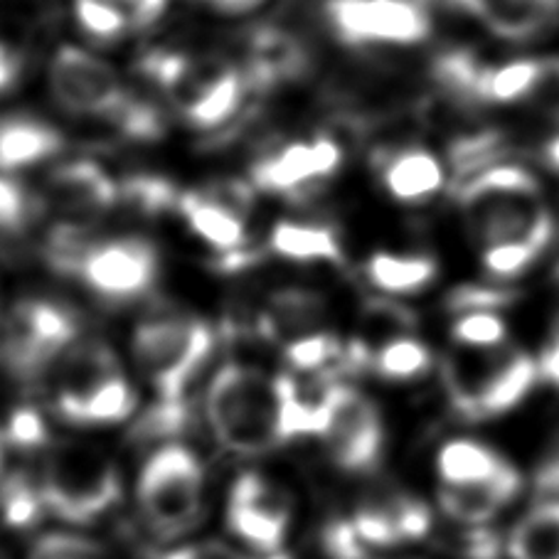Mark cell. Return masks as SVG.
I'll return each mask as SVG.
<instances>
[{
  "label": "cell",
  "instance_id": "ab89813d",
  "mask_svg": "<svg viewBox=\"0 0 559 559\" xmlns=\"http://www.w3.org/2000/svg\"><path fill=\"white\" fill-rule=\"evenodd\" d=\"M506 323L498 313H466L451 328V338L471 350H496L506 341Z\"/></svg>",
  "mask_w": 559,
  "mask_h": 559
},
{
  "label": "cell",
  "instance_id": "44dd1931",
  "mask_svg": "<svg viewBox=\"0 0 559 559\" xmlns=\"http://www.w3.org/2000/svg\"><path fill=\"white\" fill-rule=\"evenodd\" d=\"M323 311V298L313 292H304V288L274 292L259 316V333L266 338H286V343L296 341L301 335L316 333Z\"/></svg>",
  "mask_w": 559,
  "mask_h": 559
},
{
  "label": "cell",
  "instance_id": "60d3db41",
  "mask_svg": "<svg viewBox=\"0 0 559 559\" xmlns=\"http://www.w3.org/2000/svg\"><path fill=\"white\" fill-rule=\"evenodd\" d=\"M31 217V198L5 173H0V235L23 233Z\"/></svg>",
  "mask_w": 559,
  "mask_h": 559
},
{
  "label": "cell",
  "instance_id": "4dcf8cb0",
  "mask_svg": "<svg viewBox=\"0 0 559 559\" xmlns=\"http://www.w3.org/2000/svg\"><path fill=\"white\" fill-rule=\"evenodd\" d=\"M345 345L331 333L316 331L286 343V360L301 374H333L338 378Z\"/></svg>",
  "mask_w": 559,
  "mask_h": 559
},
{
  "label": "cell",
  "instance_id": "52a82bcc",
  "mask_svg": "<svg viewBox=\"0 0 559 559\" xmlns=\"http://www.w3.org/2000/svg\"><path fill=\"white\" fill-rule=\"evenodd\" d=\"M537 362L527 353H493L474 368L468 360L449 358L443 365L449 400L466 419H493L513 412L533 390Z\"/></svg>",
  "mask_w": 559,
  "mask_h": 559
},
{
  "label": "cell",
  "instance_id": "2e32d148",
  "mask_svg": "<svg viewBox=\"0 0 559 559\" xmlns=\"http://www.w3.org/2000/svg\"><path fill=\"white\" fill-rule=\"evenodd\" d=\"M117 372L121 368L109 345L102 341H76L50 372L57 414L67 421L80 424L84 404Z\"/></svg>",
  "mask_w": 559,
  "mask_h": 559
},
{
  "label": "cell",
  "instance_id": "3957f363",
  "mask_svg": "<svg viewBox=\"0 0 559 559\" xmlns=\"http://www.w3.org/2000/svg\"><path fill=\"white\" fill-rule=\"evenodd\" d=\"M131 348L158 400H186L190 382L215 348V333L195 316L156 313L136 325Z\"/></svg>",
  "mask_w": 559,
  "mask_h": 559
},
{
  "label": "cell",
  "instance_id": "83f0119b",
  "mask_svg": "<svg viewBox=\"0 0 559 559\" xmlns=\"http://www.w3.org/2000/svg\"><path fill=\"white\" fill-rule=\"evenodd\" d=\"M431 350L417 338L409 335H400V338H390L372 353V370L384 380L404 382L421 378L431 370Z\"/></svg>",
  "mask_w": 559,
  "mask_h": 559
},
{
  "label": "cell",
  "instance_id": "7dc6e473",
  "mask_svg": "<svg viewBox=\"0 0 559 559\" xmlns=\"http://www.w3.org/2000/svg\"><path fill=\"white\" fill-rule=\"evenodd\" d=\"M17 76H21V60H17V55L11 47L0 43V94L11 90L17 82Z\"/></svg>",
  "mask_w": 559,
  "mask_h": 559
},
{
  "label": "cell",
  "instance_id": "ba28073f",
  "mask_svg": "<svg viewBox=\"0 0 559 559\" xmlns=\"http://www.w3.org/2000/svg\"><path fill=\"white\" fill-rule=\"evenodd\" d=\"M254 188L249 182H212L202 190H186L178 198L180 217L202 242L222 257V266L239 269L252 262L247 247V210Z\"/></svg>",
  "mask_w": 559,
  "mask_h": 559
},
{
  "label": "cell",
  "instance_id": "8992f818",
  "mask_svg": "<svg viewBox=\"0 0 559 559\" xmlns=\"http://www.w3.org/2000/svg\"><path fill=\"white\" fill-rule=\"evenodd\" d=\"M76 338L80 321L70 308L47 298H25L8 316L0 358L13 378L37 382L52 372Z\"/></svg>",
  "mask_w": 559,
  "mask_h": 559
},
{
  "label": "cell",
  "instance_id": "d6986e66",
  "mask_svg": "<svg viewBox=\"0 0 559 559\" xmlns=\"http://www.w3.org/2000/svg\"><path fill=\"white\" fill-rule=\"evenodd\" d=\"M382 182L400 202H421L437 195L443 186V168L437 156L424 148H388L378 153Z\"/></svg>",
  "mask_w": 559,
  "mask_h": 559
},
{
  "label": "cell",
  "instance_id": "9c48e42d",
  "mask_svg": "<svg viewBox=\"0 0 559 559\" xmlns=\"http://www.w3.org/2000/svg\"><path fill=\"white\" fill-rule=\"evenodd\" d=\"M321 439L328 456L345 474H372L384 451L378 404L350 384L335 382L328 397V421Z\"/></svg>",
  "mask_w": 559,
  "mask_h": 559
},
{
  "label": "cell",
  "instance_id": "db71d44e",
  "mask_svg": "<svg viewBox=\"0 0 559 559\" xmlns=\"http://www.w3.org/2000/svg\"><path fill=\"white\" fill-rule=\"evenodd\" d=\"M555 276H557V282H559V264H557V269H555Z\"/></svg>",
  "mask_w": 559,
  "mask_h": 559
},
{
  "label": "cell",
  "instance_id": "816d5d0a",
  "mask_svg": "<svg viewBox=\"0 0 559 559\" xmlns=\"http://www.w3.org/2000/svg\"><path fill=\"white\" fill-rule=\"evenodd\" d=\"M537 3L543 5L549 15H555L559 11V0H537Z\"/></svg>",
  "mask_w": 559,
  "mask_h": 559
},
{
  "label": "cell",
  "instance_id": "f5cc1de1",
  "mask_svg": "<svg viewBox=\"0 0 559 559\" xmlns=\"http://www.w3.org/2000/svg\"><path fill=\"white\" fill-rule=\"evenodd\" d=\"M555 341H559V321H557V325H555Z\"/></svg>",
  "mask_w": 559,
  "mask_h": 559
},
{
  "label": "cell",
  "instance_id": "c3c4849f",
  "mask_svg": "<svg viewBox=\"0 0 559 559\" xmlns=\"http://www.w3.org/2000/svg\"><path fill=\"white\" fill-rule=\"evenodd\" d=\"M537 374L545 382H552L555 388H559V341H552V345H547L537 360Z\"/></svg>",
  "mask_w": 559,
  "mask_h": 559
},
{
  "label": "cell",
  "instance_id": "603a6c76",
  "mask_svg": "<svg viewBox=\"0 0 559 559\" xmlns=\"http://www.w3.org/2000/svg\"><path fill=\"white\" fill-rule=\"evenodd\" d=\"M510 461L476 439H451L437 454V471L443 486L464 488L486 484L498 476Z\"/></svg>",
  "mask_w": 559,
  "mask_h": 559
},
{
  "label": "cell",
  "instance_id": "4316f807",
  "mask_svg": "<svg viewBox=\"0 0 559 559\" xmlns=\"http://www.w3.org/2000/svg\"><path fill=\"white\" fill-rule=\"evenodd\" d=\"M539 186L533 173L513 166V163H496L478 176L468 178L456 188V198L461 205L488 198H537Z\"/></svg>",
  "mask_w": 559,
  "mask_h": 559
},
{
  "label": "cell",
  "instance_id": "cb8c5ba5",
  "mask_svg": "<svg viewBox=\"0 0 559 559\" xmlns=\"http://www.w3.org/2000/svg\"><path fill=\"white\" fill-rule=\"evenodd\" d=\"M508 555L510 559H559V503L537 500L513 525Z\"/></svg>",
  "mask_w": 559,
  "mask_h": 559
},
{
  "label": "cell",
  "instance_id": "8d00e7d4",
  "mask_svg": "<svg viewBox=\"0 0 559 559\" xmlns=\"http://www.w3.org/2000/svg\"><path fill=\"white\" fill-rule=\"evenodd\" d=\"M190 407L186 400H158L133 427L136 441H163L188 429Z\"/></svg>",
  "mask_w": 559,
  "mask_h": 559
},
{
  "label": "cell",
  "instance_id": "d4e9b609",
  "mask_svg": "<svg viewBox=\"0 0 559 559\" xmlns=\"http://www.w3.org/2000/svg\"><path fill=\"white\" fill-rule=\"evenodd\" d=\"M557 233L555 217L543 210V215L537 217L533 229L523 239H510V242L490 245L484 252V266L488 274L493 276H520L530 264H535V259L552 245Z\"/></svg>",
  "mask_w": 559,
  "mask_h": 559
},
{
  "label": "cell",
  "instance_id": "7c38bea8",
  "mask_svg": "<svg viewBox=\"0 0 559 559\" xmlns=\"http://www.w3.org/2000/svg\"><path fill=\"white\" fill-rule=\"evenodd\" d=\"M325 21L345 45H414L431 31L427 8L409 0H328Z\"/></svg>",
  "mask_w": 559,
  "mask_h": 559
},
{
  "label": "cell",
  "instance_id": "9a60e30c",
  "mask_svg": "<svg viewBox=\"0 0 559 559\" xmlns=\"http://www.w3.org/2000/svg\"><path fill=\"white\" fill-rule=\"evenodd\" d=\"M341 163L343 148L335 139L292 141L254 163L249 186L269 195H298L316 182L335 176Z\"/></svg>",
  "mask_w": 559,
  "mask_h": 559
},
{
  "label": "cell",
  "instance_id": "f1b7e54d",
  "mask_svg": "<svg viewBox=\"0 0 559 559\" xmlns=\"http://www.w3.org/2000/svg\"><path fill=\"white\" fill-rule=\"evenodd\" d=\"M506 156V139L500 131H476L464 133L449 146V163L454 168L459 186L468 178L478 176L480 170L490 166ZM456 186V188H459Z\"/></svg>",
  "mask_w": 559,
  "mask_h": 559
},
{
  "label": "cell",
  "instance_id": "e0dca14e",
  "mask_svg": "<svg viewBox=\"0 0 559 559\" xmlns=\"http://www.w3.org/2000/svg\"><path fill=\"white\" fill-rule=\"evenodd\" d=\"M311 70V55L294 33L282 25H259L247 37L245 80L249 90L269 92L294 82Z\"/></svg>",
  "mask_w": 559,
  "mask_h": 559
},
{
  "label": "cell",
  "instance_id": "484cf974",
  "mask_svg": "<svg viewBox=\"0 0 559 559\" xmlns=\"http://www.w3.org/2000/svg\"><path fill=\"white\" fill-rule=\"evenodd\" d=\"M368 282L384 294H417L437 278V264L429 257L372 254L365 266Z\"/></svg>",
  "mask_w": 559,
  "mask_h": 559
},
{
  "label": "cell",
  "instance_id": "6da1fadb",
  "mask_svg": "<svg viewBox=\"0 0 559 559\" xmlns=\"http://www.w3.org/2000/svg\"><path fill=\"white\" fill-rule=\"evenodd\" d=\"M205 414L222 449L239 456H262L278 437V384L242 362L219 368L210 382Z\"/></svg>",
  "mask_w": 559,
  "mask_h": 559
},
{
  "label": "cell",
  "instance_id": "ee69618b",
  "mask_svg": "<svg viewBox=\"0 0 559 559\" xmlns=\"http://www.w3.org/2000/svg\"><path fill=\"white\" fill-rule=\"evenodd\" d=\"M323 547L331 559H368V545L362 543L353 520H333L323 533Z\"/></svg>",
  "mask_w": 559,
  "mask_h": 559
},
{
  "label": "cell",
  "instance_id": "8fae6325",
  "mask_svg": "<svg viewBox=\"0 0 559 559\" xmlns=\"http://www.w3.org/2000/svg\"><path fill=\"white\" fill-rule=\"evenodd\" d=\"M74 276L106 301H133L156 284L158 249L143 237L94 239Z\"/></svg>",
  "mask_w": 559,
  "mask_h": 559
},
{
  "label": "cell",
  "instance_id": "bcb514c9",
  "mask_svg": "<svg viewBox=\"0 0 559 559\" xmlns=\"http://www.w3.org/2000/svg\"><path fill=\"white\" fill-rule=\"evenodd\" d=\"M129 17L131 27H148L166 11L168 0H111Z\"/></svg>",
  "mask_w": 559,
  "mask_h": 559
},
{
  "label": "cell",
  "instance_id": "1f68e13d",
  "mask_svg": "<svg viewBox=\"0 0 559 559\" xmlns=\"http://www.w3.org/2000/svg\"><path fill=\"white\" fill-rule=\"evenodd\" d=\"M539 60H518L503 67H486L478 84V102H518L527 99L537 82Z\"/></svg>",
  "mask_w": 559,
  "mask_h": 559
},
{
  "label": "cell",
  "instance_id": "74e56055",
  "mask_svg": "<svg viewBox=\"0 0 559 559\" xmlns=\"http://www.w3.org/2000/svg\"><path fill=\"white\" fill-rule=\"evenodd\" d=\"M74 17L86 35L102 43L119 40L131 27L129 17L111 0H74Z\"/></svg>",
  "mask_w": 559,
  "mask_h": 559
},
{
  "label": "cell",
  "instance_id": "f546056e",
  "mask_svg": "<svg viewBox=\"0 0 559 559\" xmlns=\"http://www.w3.org/2000/svg\"><path fill=\"white\" fill-rule=\"evenodd\" d=\"M486 64L468 50H449L431 64V76L454 102H478V84Z\"/></svg>",
  "mask_w": 559,
  "mask_h": 559
},
{
  "label": "cell",
  "instance_id": "5b68a950",
  "mask_svg": "<svg viewBox=\"0 0 559 559\" xmlns=\"http://www.w3.org/2000/svg\"><path fill=\"white\" fill-rule=\"evenodd\" d=\"M45 508L67 523H92L121 493L117 464L90 443H62L40 476Z\"/></svg>",
  "mask_w": 559,
  "mask_h": 559
},
{
  "label": "cell",
  "instance_id": "f6af8a7d",
  "mask_svg": "<svg viewBox=\"0 0 559 559\" xmlns=\"http://www.w3.org/2000/svg\"><path fill=\"white\" fill-rule=\"evenodd\" d=\"M527 99L533 102L539 111L547 114V117L559 119V57L539 60L537 82Z\"/></svg>",
  "mask_w": 559,
  "mask_h": 559
},
{
  "label": "cell",
  "instance_id": "7402d4cb",
  "mask_svg": "<svg viewBox=\"0 0 559 559\" xmlns=\"http://www.w3.org/2000/svg\"><path fill=\"white\" fill-rule=\"evenodd\" d=\"M269 249H272L276 257L288 259V262H343V247L338 242V235H335L331 227L313 225V222H276L272 233H269Z\"/></svg>",
  "mask_w": 559,
  "mask_h": 559
},
{
  "label": "cell",
  "instance_id": "e575fe53",
  "mask_svg": "<svg viewBox=\"0 0 559 559\" xmlns=\"http://www.w3.org/2000/svg\"><path fill=\"white\" fill-rule=\"evenodd\" d=\"M106 121L121 136L136 141H156L166 133V119L156 109V104L141 99V96H133L131 92Z\"/></svg>",
  "mask_w": 559,
  "mask_h": 559
},
{
  "label": "cell",
  "instance_id": "f35d334b",
  "mask_svg": "<svg viewBox=\"0 0 559 559\" xmlns=\"http://www.w3.org/2000/svg\"><path fill=\"white\" fill-rule=\"evenodd\" d=\"M520 292L513 288H498V286H478V284H464L451 288L447 294V308L451 313L466 316V313H498L503 308L513 306L518 301Z\"/></svg>",
  "mask_w": 559,
  "mask_h": 559
},
{
  "label": "cell",
  "instance_id": "277c9868",
  "mask_svg": "<svg viewBox=\"0 0 559 559\" xmlns=\"http://www.w3.org/2000/svg\"><path fill=\"white\" fill-rule=\"evenodd\" d=\"M205 471L198 456L180 443L153 451L141 468L136 498L153 535L173 539L186 535L202 518Z\"/></svg>",
  "mask_w": 559,
  "mask_h": 559
},
{
  "label": "cell",
  "instance_id": "b9f144b4",
  "mask_svg": "<svg viewBox=\"0 0 559 559\" xmlns=\"http://www.w3.org/2000/svg\"><path fill=\"white\" fill-rule=\"evenodd\" d=\"M102 547L80 535H45L33 549V559H99Z\"/></svg>",
  "mask_w": 559,
  "mask_h": 559
},
{
  "label": "cell",
  "instance_id": "ac0fdd59",
  "mask_svg": "<svg viewBox=\"0 0 559 559\" xmlns=\"http://www.w3.org/2000/svg\"><path fill=\"white\" fill-rule=\"evenodd\" d=\"M520 490H523V476L513 464H508L486 484L464 488L443 486L439 493V508L456 523L478 527L513 503Z\"/></svg>",
  "mask_w": 559,
  "mask_h": 559
},
{
  "label": "cell",
  "instance_id": "f907efd6",
  "mask_svg": "<svg viewBox=\"0 0 559 559\" xmlns=\"http://www.w3.org/2000/svg\"><path fill=\"white\" fill-rule=\"evenodd\" d=\"M543 160H545V166H547L549 170L559 173V136H555L552 141H547V143H545V148H543Z\"/></svg>",
  "mask_w": 559,
  "mask_h": 559
},
{
  "label": "cell",
  "instance_id": "ffe728a7",
  "mask_svg": "<svg viewBox=\"0 0 559 559\" xmlns=\"http://www.w3.org/2000/svg\"><path fill=\"white\" fill-rule=\"evenodd\" d=\"M64 148V133L33 117L0 119V173H15L50 160Z\"/></svg>",
  "mask_w": 559,
  "mask_h": 559
},
{
  "label": "cell",
  "instance_id": "30bf717a",
  "mask_svg": "<svg viewBox=\"0 0 559 559\" xmlns=\"http://www.w3.org/2000/svg\"><path fill=\"white\" fill-rule=\"evenodd\" d=\"M50 94L62 111L72 117L106 121L129 96L119 74L102 57L76 45H62L47 67Z\"/></svg>",
  "mask_w": 559,
  "mask_h": 559
},
{
  "label": "cell",
  "instance_id": "4fadbf2b",
  "mask_svg": "<svg viewBox=\"0 0 559 559\" xmlns=\"http://www.w3.org/2000/svg\"><path fill=\"white\" fill-rule=\"evenodd\" d=\"M227 525L262 557L282 552L292 525V498L262 474H242L229 490Z\"/></svg>",
  "mask_w": 559,
  "mask_h": 559
},
{
  "label": "cell",
  "instance_id": "d590c367",
  "mask_svg": "<svg viewBox=\"0 0 559 559\" xmlns=\"http://www.w3.org/2000/svg\"><path fill=\"white\" fill-rule=\"evenodd\" d=\"M178 198V188L170 180L158 176H136L123 180L119 186V202L148 217L166 210H176Z\"/></svg>",
  "mask_w": 559,
  "mask_h": 559
},
{
  "label": "cell",
  "instance_id": "7bdbcfd3",
  "mask_svg": "<svg viewBox=\"0 0 559 559\" xmlns=\"http://www.w3.org/2000/svg\"><path fill=\"white\" fill-rule=\"evenodd\" d=\"M5 439L17 449L33 451V449H43L50 437H47L43 414L31 407H21L11 414V419H8Z\"/></svg>",
  "mask_w": 559,
  "mask_h": 559
},
{
  "label": "cell",
  "instance_id": "5bb4252c",
  "mask_svg": "<svg viewBox=\"0 0 559 559\" xmlns=\"http://www.w3.org/2000/svg\"><path fill=\"white\" fill-rule=\"evenodd\" d=\"M37 202L57 222L92 227L94 219L119 205V186L99 163L67 160L47 173Z\"/></svg>",
  "mask_w": 559,
  "mask_h": 559
},
{
  "label": "cell",
  "instance_id": "7a4b0ae2",
  "mask_svg": "<svg viewBox=\"0 0 559 559\" xmlns=\"http://www.w3.org/2000/svg\"><path fill=\"white\" fill-rule=\"evenodd\" d=\"M141 70L168 94L180 117L198 129H219L233 121L249 92L242 70L212 55L151 52L141 60Z\"/></svg>",
  "mask_w": 559,
  "mask_h": 559
},
{
  "label": "cell",
  "instance_id": "681fc988",
  "mask_svg": "<svg viewBox=\"0 0 559 559\" xmlns=\"http://www.w3.org/2000/svg\"><path fill=\"white\" fill-rule=\"evenodd\" d=\"M212 5H217L222 13H233V15H242L254 11V8L264 5L266 0H210Z\"/></svg>",
  "mask_w": 559,
  "mask_h": 559
},
{
  "label": "cell",
  "instance_id": "d6a6232c",
  "mask_svg": "<svg viewBox=\"0 0 559 559\" xmlns=\"http://www.w3.org/2000/svg\"><path fill=\"white\" fill-rule=\"evenodd\" d=\"M45 510V498L40 480L15 474L0 486V515L3 523L13 530L33 527Z\"/></svg>",
  "mask_w": 559,
  "mask_h": 559
},
{
  "label": "cell",
  "instance_id": "836d02e7",
  "mask_svg": "<svg viewBox=\"0 0 559 559\" xmlns=\"http://www.w3.org/2000/svg\"><path fill=\"white\" fill-rule=\"evenodd\" d=\"M136 409V394H133L123 372H117L96 390L90 402L84 404L80 424H111L129 419Z\"/></svg>",
  "mask_w": 559,
  "mask_h": 559
}]
</instances>
